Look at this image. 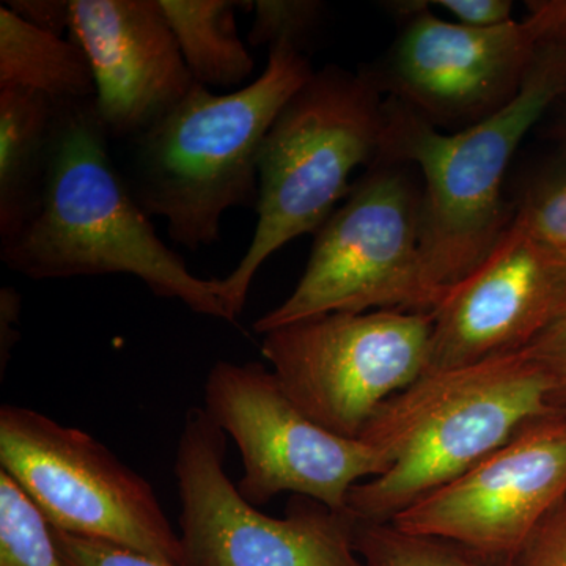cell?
<instances>
[{"label": "cell", "mask_w": 566, "mask_h": 566, "mask_svg": "<svg viewBox=\"0 0 566 566\" xmlns=\"http://www.w3.org/2000/svg\"><path fill=\"white\" fill-rule=\"evenodd\" d=\"M150 219L112 159L95 99L59 104L39 208L0 243V259L33 281L134 275L158 297L230 323L211 279L193 275Z\"/></svg>", "instance_id": "cell-1"}, {"label": "cell", "mask_w": 566, "mask_h": 566, "mask_svg": "<svg viewBox=\"0 0 566 566\" xmlns=\"http://www.w3.org/2000/svg\"><path fill=\"white\" fill-rule=\"evenodd\" d=\"M268 52L266 69L252 84L218 95L196 82L174 111L128 142L122 174L129 192L188 251L219 241L227 211L256 207L263 142L314 74L303 52Z\"/></svg>", "instance_id": "cell-2"}, {"label": "cell", "mask_w": 566, "mask_h": 566, "mask_svg": "<svg viewBox=\"0 0 566 566\" xmlns=\"http://www.w3.org/2000/svg\"><path fill=\"white\" fill-rule=\"evenodd\" d=\"M558 386L526 353L427 371L390 397L359 439L385 453V474L354 486L348 515L389 523L452 482L524 424L560 411Z\"/></svg>", "instance_id": "cell-3"}, {"label": "cell", "mask_w": 566, "mask_h": 566, "mask_svg": "<svg viewBox=\"0 0 566 566\" xmlns=\"http://www.w3.org/2000/svg\"><path fill=\"white\" fill-rule=\"evenodd\" d=\"M566 96V48L539 44L523 87L485 120L442 133L386 98L378 163L415 164L423 175L420 251L436 289L447 292L475 271L512 227L502 186L527 133Z\"/></svg>", "instance_id": "cell-4"}, {"label": "cell", "mask_w": 566, "mask_h": 566, "mask_svg": "<svg viewBox=\"0 0 566 566\" xmlns=\"http://www.w3.org/2000/svg\"><path fill=\"white\" fill-rule=\"evenodd\" d=\"M370 71L337 65L314 71L283 107L259 158L256 227L237 268L211 279L237 323L264 262L296 238L316 233L348 197L357 167L375 166L385 136L386 99Z\"/></svg>", "instance_id": "cell-5"}, {"label": "cell", "mask_w": 566, "mask_h": 566, "mask_svg": "<svg viewBox=\"0 0 566 566\" xmlns=\"http://www.w3.org/2000/svg\"><path fill=\"white\" fill-rule=\"evenodd\" d=\"M420 200L400 164L376 163L316 232L300 282L253 323L255 333L329 314H433L447 292L424 270Z\"/></svg>", "instance_id": "cell-6"}, {"label": "cell", "mask_w": 566, "mask_h": 566, "mask_svg": "<svg viewBox=\"0 0 566 566\" xmlns=\"http://www.w3.org/2000/svg\"><path fill=\"white\" fill-rule=\"evenodd\" d=\"M0 469L52 528L107 539L182 566L180 535L148 480L80 428L35 409L0 408Z\"/></svg>", "instance_id": "cell-7"}, {"label": "cell", "mask_w": 566, "mask_h": 566, "mask_svg": "<svg viewBox=\"0 0 566 566\" xmlns=\"http://www.w3.org/2000/svg\"><path fill=\"white\" fill-rule=\"evenodd\" d=\"M433 314L374 311L304 319L263 335L283 392L331 433L356 439L427 371Z\"/></svg>", "instance_id": "cell-8"}, {"label": "cell", "mask_w": 566, "mask_h": 566, "mask_svg": "<svg viewBox=\"0 0 566 566\" xmlns=\"http://www.w3.org/2000/svg\"><path fill=\"white\" fill-rule=\"evenodd\" d=\"M226 455L227 434L191 409L175 457L182 566H365L352 516L301 495L285 517L264 515L227 475Z\"/></svg>", "instance_id": "cell-9"}, {"label": "cell", "mask_w": 566, "mask_h": 566, "mask_svg": "<svg viewBox=\"0 0 566 566\" xmlns=\"http://www.w3.org/2000/svg\"><path fill=\"white\" fill-rule=\"evenodd\" d=\"M203 403L240 450L237 486L249 504L293 493L348 515L353 488L389 471V460L374 446L308 419L263 364L218 360L208 371Z\"/></svg>", "instance_id": "cell-10"}, {"label": "cell", "mask_w": 566, "mask_h": 566, "mask_svg": "<svg viewBox=\"0 0 566 566\" xmlns=\"http://www.w3.org/2000/svg\"><path fill=\"white\" fill-rule=\"evenodd\" d=\"M566 497V415L539 417L474 468L424 495L392 526L509 566Z\"/></svg>", "instance_id": "cell-11"}, {"label": "cell", "mask_w": 566, "mask_h": 566, "mask_svg": "<svg viewBox=\"0 0 566 566\" xmlns=\"http://www.w3.org/2000/svg\"><path fill=\"white\" fill-rule=\"evenodd\" d=\"M538 48L526 21L468 28L436 18L422 0L381 69L368 71L382 95L436 128L464 129L516 98Z\"/></svg>", "instance_id": "cell-12"}, {"label": "cell", "mask_w": 566, "mask_h": 566, "mask_svg": "<svg viewBox=\"0 0 566 566\" xmlns=\"http://www.w3.org/2000/svg\"><path fill=\"white\" fill-rule=\"evenodd\" d=\"M565 307V256L512 223L485 262L436 307L427 371L524 352Z\"/></svg>", "instance_id": "cell-13"}, {"label": "cell", "mask_w": 566, "mask_h": 566, "mask_svg": "<svg viewBox=\"0 0 566 566\" xmlns=\"http://www.w3.org/2000/svg\"><path fill=\"white\" fill-rule=\"evenodd\" d=\"M69 39L91 63L109 139H136L196 84L159 0H71Z\"/></svg>", "instance_id": "cell-14"}, {"label": "cell", "mask_w": 566, "mask_h": 566, "mask_svg": "<svg viewBox=\"0 0 566 566\" xmlns=\"http://www.w3.org/2000/svg\"><path fill=\"white\" fill-rule=\"evenodd\" d=\"M59 104L39 93L0 91V243L39 208Z\"/></svg>", "instance_id": "cell-15"}, {"label": "cell", "mask_w": 566, "mask_h": 566, "mask_svg": "<svg viewBox=\"0 0 566 566\" xmlns=\"http://www.w3.org/2000/svg\"><path fill=\"white\" fill-rule=\"evenodd\" d=\"M18 88L57 104L95 98L91 63L73 41L33 28L0 7V91Z\"/></svg>", "instance_id": "cell-16"}, {"label": "cell", "mask_w": 566, "mask_h": 566, "mask_svg": "<svg viewBox=\"0 0 566 566\" xmlns=\"http://www.w3.org/2000/svg\"><path fill=\"white\" fill-rule=\"evenodd\" d=\"M186 66L205 88H233L255 69L238 35L234 13L245 2L233 0H159Z\"/></svg>", "instance_id": "cell-17"}, {"label": "cell", "mask_w": 566, "mask_h": 566, "mask_svg": "<svg viewBox=\"0 0 566 566\" xmlns=\"http://www.w3.org/2000/svg\"><path fill=\"white\" fill-rule=\"evenodd\" d=\"M353 536L365 566H505L444 539L406 534L390 523L354 520Z\"/></svg>", "instance_id": "cell-18"}, {"label": "cell", "mask_w": 566, "mask_h": 566, "mask_svg": "<svg viewBox=\"0 0 566 566\" xmlns=\"http://www.w3.org/2000/svg\"><path fill=\"white\" fill-rule=\"evenodd\" d=\"M0 566H63L46 517L2 469Z\"/></svg>", "instance_id": "cell-19"}, {"label": "cell", "mask_w": 566, "mask_h": 566, "mask_svg": "<svg viewBox=\"0 0 566 566\" xmlns=\"http://www.w3.org/2000/svg\"><path fill=\"white\" fill-rule=\"evenodd\" d=\"M513 223L536 243L566 253V161L532 182Z\"/></svg>", "instance_id": "cell-20"}, {"label": "cell", "mask_w": 566, "mask_h": 566, "mask_svg": "<svg viewBox=\"0 0 566 566\" xmlns=\"http://www.w3.org/2000/svg\"><path fill=\"white\" fill-rule=\"evenodd\" d=\"M251 46L293 48L303 52L322 25L324 3L316 0H259L252 3Z\"/></svg>", "instance_id": "cell-21"}, {"label": "cell", "mask_w": 566, "mask_h": 566, "mask_svg": "<svg viewBox=\"0 0 566 566\" xmlns=\"http://www.w3.org/2000/svg\"><path fill=\"white\" fill-rule=\"evenodd\" d=\"M52 535L63 566H174L107 539L69 534L57 528H52Z\"/></svg>", "instance_id": "cell-22"}, {"label": "cell", "mask_w": 566, "mask_h": 566, "mask_svg": "<svg viewBox=\"0 0 566 566\" xmlns=\"http://www.w3.org/2000/svg\"><path fill=\"white\" fill-rule=\"evenodd\" d=\"M509 566H566V497L539 523Z\"/></svg>", "instance_id": "cell-23"}, {"label": "cell", "mask_w": 566, "mask_h": 566, "mask_svg": "<svg viewBox=\"0 0 566 566\" xmlns=\"http://www.w3.org/2000/svg\"><path fill=\"white\" fill-rule=\"evenodd\" d=\"M523 353L556 379L560 398L566 397V307Z\"/></svg>", "instance_id": "cell-24"}, {"label": "cell", "mask_w": 566, "mask_h": 566, "mask_svg": "<svg viewBox=\"0 0 566 566\" xmlns=\"http://www.w3.org/2000/svg\"><path fill=\"white\" fill-rule=\"evenodd\" d=\"M431 6L446 10L458 24L468 28H497L515 21L510 0H433Z\"/></svg>", "instance_id": "cell-25"}, {"label": "cell", "mask_w": 566, "mask_h": 566, "mask_svg": "<svg viewBox=\"0 0 566 566\" xmlns=\"http://www.w3.org/2000/svg\"><path fill=\"white\" fill-rule=\"evenodd\" d=\"M3 6L41 31L57 36L70 32L71 0H9Z\"/></svg>", "instance_id": "cell-26"}, {"label": "cell", "mask_w": 566, "mask_h": 566, "mask_svg": "<svg viewBox=\"0 0 566 566\" xmlns=\"http://www.w3.org/2000/svg\"><path fill=\"white\" fill-rule=\"evenodd\" d=\"M526 24L539 44L566 48V0H534L527 2Z\"/></svg>", "instance_id": "cell-27"}, {"label": "cell", "mask_w": 566, "mask_h": 566, "mask_svg": "<svg viewBox=\"0 0 566 566\" xmlns=\"http://www.w3.org/2000/svg\"><path fill=\"white\" fill-rule=\"evenodd\" d=\"M21 297L13 289H2L0 293V333H2V360L10 356L14 342L18 340V331L14 324L20 323Z\"/></svg>", "instance_id": "cell-28"}, {"label": "cell", "mask_w": 566, "mask_h": 566, "mask_svg": "<svg viewBox=\"0 0 566 566\" xmlns=\"http://www.w3.org/2000/svg\"><path fill=\"white\" fill-rule=\"evenodd\" d=\"M564 137H565V140H566V120H565V125H564Z\"/></svg>", "instance_id": "cell-29"}, {"label": "cell", "mask_w": 566, "mask_h": 566, "mask_svg": "<svg viewBox=\"0 0 566 566\" xmlns=\"http://www.w3.org/2000/svg\"><path fill=\"white\" fill-rule=\"evenodd\" d=\"M562 256H565V259H566V253H564V255H562Z\"/></svg>", "instance_id": "cell-30"}]
</instances>
